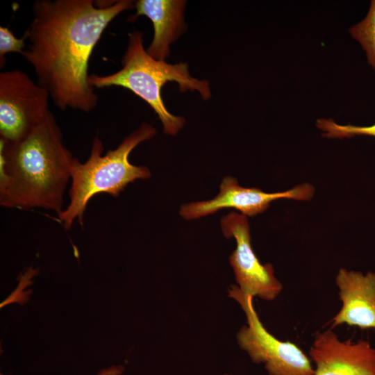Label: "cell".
<instances>
[{"label":"cell","instance_id":"obj_11","mask_svg":"<svg viewBox=\"0 0 375 375\" xmlns=\"http://www.w3.org/2000/svg\"><path fill=\"white\" fill-rule=\"evenodd\" d=\"M185 1L178 0H139L135 2L136 14L147 16L153 26V40L147 53L157 60L165 61L169 45L181 33Z\"/></svg>","mask_w":375,"mask_h":375},{"label":"cell","instance_id":"obj_8","mask_svg":"<svg viewBox=\"0 0 375 375\" xmlns=\"http://www.w3.org/2000/svg\"><path fill=\"white\" fill-rule=\"evenodd\" d=\"M314 192V187L306 183L284 192L267 193L256 188L242 187L236 178L226 176L215 197L208 201L183 204L179 215L185 219L190 220L212 214L225 208H231L240 210L245 216L252 217L264 212L270 203L276 199L306 201L312 197Z\"/></svg>","mask_w":375,"mask_h":375},{"label":"cell","instance_id":"obj_3","mask_svg":"<svg viewBox=\"0 0 375 375\" xmlns=\"http://www.w3.org/2000/svg\"><path fill=\"white\" fill-rule=\"evenodd\" d=\"M156 134V128L144 122L124 138L116 149L103 155V142L96 135L90 156L85 162L74 157L70 167L69 202L58 214L65 229H69L76 219L81 225L83 224L88 203L94 195L106 193L117 197L130 183L151 176L147 167L132 165L128 156L140 143L153 138Z\"/></svg>","mask_w":375,"mask_h":375},{"label":"cell","instance_id":"obj_14","mask_svg":"<svg viewBox=\"0 0 375 375\" xmlns=\"http://www.w3.org/2000/svg\"><path fill=\"white\" fill-rule=\"evenodd\" d=\"M26 37L17 38L7 26H0V63L3 66L5 56L9 53L22 55L25 50Z\"/></svg>","mask_w":375,"mask_h":375},{"label":"cell","instance_id":"obj_17","mask_svg":"<svg viewBox=\"0 0 375 375\" xmlns=\"http://www.w3.org/2000/svg\"><path fill=\"white\" fill-rule=\"evenodd\" d=\"M0 375H3L2 374H1Z\"/></svg>","mask_w":375,"mask_h":375},{"label":"cell","instance_id":"obj_10","mask_svg":"<svg viewBox=\"0 0 375 375\" xmlns=\"http://www.w3.org/2000/svg\"><path fill=\"white\" fill-rule=\"evenodd\" d=\"M335 283L342 301L331 320V328L341 324L375 330V273L339 270Z\"/></svg>","mask_w":375,"mask_h":375},{"label":"cell","instance_id":"obj_1","mask_svg":"<svg viewBox=\"0 0 375 375\" xmlns=\"http://www.w3.org/2000/svg\"><path fill=\"white\" fill-rule=\"evenodd\" d=\"M38 0L24 35L28 45L22 56L31 65L37 83L60 110L88 112L98 95L88 82V62L109 24L133 7L129 0Z\"/></svg>","mask_w":375,"mask_h":375},{"label":"cell","instance_id":"obj_7","mask_svg":"<svg viewBox=\"0 0 375 375\" xmlns=\"http://www.w3.org/2000/svg\"><path fill=\"white\" fill-rule=\"evenodd\" d=\"M221 227L226 238H233L236 248L229 257L238 287L244 293L272 301L283 290L282 283L274 275L272 264L262 265L251 244L250 227L247 216L231 212L221 219Z\"/></svg>","mask_w":375,"mask_h":375},{"label":"cell","instance_id":"obj_5","mask_svg":"<svg viewBox=\"0 0 375 375\" xmlns=\"http://www.w3.org/2000/svg\"><path fill=\"white\" fill-rule=\"evenodd\" d=\"M228 295L246 315L247 324L240 328L236 338L252 362L263 363L269 375H314L310 358L297 344L278 340L265 328L254 308L253 297L235 285L228 288Z\"/></svg>","mask_w":375,"mask_h":375},{"label":"cell","instance_id":"obj_2","mask_svg":"<svg viewBox=\"0 0 375 375\" xmlns=\"http://www.w3.org/2000/svg\"><path fill=\"white\" fill-rule=\"evenodd\" d=\"M73 158L51 112L22 141L0 140V205L60 213Z\"/></svg>","mask_w":375,"mask_h":375},{"label":"cell","instance_id":"obj_6","mask_svg":"<svg viewBox=\"0 0 375 375\" xmlns=\"http://www.w3.org/2000/svg\"><path fill=\"white\" fill-rule=\"evenodd\" d=\"M48 92L19 69L0 73V140L25 139L51 112Z\"/></svg>","mask_w":375,"mask_h":375},{"label":"cell","instance_id":"obj_13","mask_svg":"<svg viewBox=\"0 0 375 375\" xmlns=\"http://www.w3.org/2000/svg\"><path fill=\"white\" fill-rule=\"evenodd\" d=\"M316 126L323 131L322 136L328 138L342 139L356 135L375 137V123L367 126L342 125L332 119L320 118L317 119Z\"/></svg>","mask_w":375,"mask_h":375},{"label":"cell","instance_id":"obj_16","mask_svg":"<svg viewBox=\"0 0 375 375\" xmlns=\"http://www.w3.org/2000/svg\"><path fill=\"white\" fill-rule=\"evenodd\" d=\"M224 375H231V374H224Z\"/></svg>","mask_w":375,"mask_h":375},{"label":"cell","instance_id":"obj_9","mask_svg":"<svg viewBox=\"0 0 375 375\" xmlns=\"http://www.w3.org/2000/svg\"><path fill=\"white\" fill-rule=\"evenodd\" d=\"M314 375H375V349L364 340L342 341L331 329L315 335L309 350Z\"/></svg>","mask_w":375,"mask_h":375},{"label":"cell","instance_id":"obj_12","mask_svg":"<svg viewBox=\"0 0 375 375\" xmlns=\"http://www.w3.org/2000/svg\"><path fill=\"white\" fill-rule=\"evenodd\" d=\"M349 32L361 45L375 73V0L371 1L366 17L352 26Z\"/></svg>","mask_w":375,"mask_h":375},{"label":"cell","instance_id":"obj_15","mask_svg":"<svg viewBox=\"0 0 375 375\" xmlns=\"http://www.w3.org/2000/svg\"><path fill=\"white\" fill-rule=\"evenodd\" d=\"M123 371L122 366H114L101 371L97 375H119Z\"/></svg>","mask_w":375,"mask_h":375},{"label":"cell","instance_id":"obj_4","mask_svg":"<svg viewBox=\"0 0 375 375\" xmlns=\"http://www.w3.org/2000/svg\"><path fill=\"white\" fill-rule=\"evenodd\" d=\"M122 65L121 69L111 74L89 75V83L97 88L119 86L130 90L155 111L166 134L175 135L185 122L183 117L171 114L165 107L161 89L166 83L176 82L181 92L197 90L204 99L210 97L209 83L192 77L186 63L171 65L152 58L144 47L142 32L128 34Z\"/></svg>","mask_w":375,"mask_h":375}]
</instances>
